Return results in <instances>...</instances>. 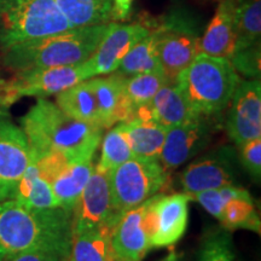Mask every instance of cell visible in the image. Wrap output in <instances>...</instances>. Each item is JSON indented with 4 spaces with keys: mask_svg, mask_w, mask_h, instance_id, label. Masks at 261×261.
I'll return each instance as SVG.
<instances>
[{
    "mask_svg": "<svg viewBox=\"0 0 261 261\" xmlns=\"http://www.w3.org/2000/svg\"><path fill=\"white\" fill-rule=\"evenodd\" d=\"M120 218L114 208L109 175L94 167L73 210V233L102 227L114 228Z\"/></svg>",
    "mask_w": 261,
    "mask_h": 261,
    "instance_id": "cell-12",
    "label": "cell"
},
{
    "mask_svg": "<svg viewBox=\"0 0 261 261\" xmlns=\"http://www.w3.org/2000/svg\"><path fill=\"white\" fill-rule=\"evenodd\" d=\"M35 163L41 177L54 190L60 207L73 213L94 171L93 159L70 161L62 154L51 152L39 158Z\"/></svg>",
    "mask_w": 261,
    "mask_h": 261,
    "instance_id": "cell-10",
    "label": "cell"
},
{
    "mask_svg": "<svg viewBox=\"0 0 261 261\" xmlns=\"http://www.w3.org/2000/svg\"><path fill=\"white\" fill-rule=\"evenodd\" d=\"M133 0H113V10H114V18L115 19H125L128 18L132 10Z\"/></svg>",
    "mask_w": 261,
    "mask_h": 261,
    "instance_id": "cell-36",
    "label": "cell"
},
{
    "mask_svg": "<svg viewBox=\"0 0 261 261\" xmlns=\"http://www.w3.org/2000/svg\"><path fill=\"white\" fill-rule=\"evenodd\" d=\"M71 28L55 0H0L3 50Z\"/></svg>",
    "mask_w": 261,
    "mask_h": 261,
    "instance_id": "cell-5",
    "label": "cell"
},
{
    "mask_svg": "<svg viewBox=\"0 0 261 261\" xmlns=\"http://www.w3.org/2000/svg\"><path fill=\"white\" fill-rule=\"evenodd\" d=\"M190 200L185 192L156 194L149 198L145 224L151 249L172 247L181 240L188 228Z\"/></svg>",
    "mask_w": 261,
    "mask_h": 261,
    "instance_id": "cell-9",
    "label": "cell"
},
{
    "mask_svg": "<svg viewBox=\"0 0 261 261\" xmlns=\"http://www.w3.org/2000/svg\"><path fill=\"white\" fill-rule=\"evenodd\" d=\"M100 143H102V154L94 166L99 171L110 173L122 163L135 159L120 122L108 130Z\"/></svg>",
    "mask_w": 261,
    "mask_h": 261,
    "instance_id": "cell-30",
    "label": "cell"
},
{
    "mask_svg": "<svg viewBox=\"0 0 261 261\" xmlns=\"http://www.w3.org/2000/svg\"><path fill=\"white\" fill-rule=\"evenodd\" d=\"M31 162L32 151L23 129L15 125L8 109L0 108V202L14 200Z\"/></svg>",
    "mask_w": 261,
    "mask_h": 261,
    "instance_id": "cell-11",
    "label": "cell"
},
{
    "mask_svg": "<svg viewBox=\"0 0 261 261\" xmlns=\"http://www.w3.org/2000/svg\"><path fill=\"white\" fill-rule=\"evenodd\" d=\"M159 261H180V255H179L175 250H171L167 255H166L165 257H162V259Z\"/></svg>",
    "mask_w": 261,
    "mask_h": 261,
    "instance_id": "cell-37",
    "label": "cell"
},
{
    "mask_svg": "<svg viewBox=\"0 0 261 261\" xmlns=\"http://www.w3.org/2000/svg\"><path fill=\"white\" fill-rule=\"evenodd\" d=\"M56 104L62 112L77 121L100 127L96 98L87 80L57 93Z\"/></svg>",
    "mask_w": 261,
    "mask_h": 261,
    "instance_id": "cell-24",
    "label": "cell"
},
{
    "mask_svg": "<svg viewBox=\"0 0 261 261\" xmlns=\"http://www.w3.org/2000/svg\"><path fill=\"white\" fill-rule=\"evenodd\" d=\"M155 38L163 74L173 83L198 55L200 21L189 10L174 9L160 21L148 22Z\"/></svg>",
    "mask_w": 261,
    "mask_h": 261,
    "instance_id": "cell-6",
    "label": "cell"
},
{
    "mask_svg": "<svg viewBox=\"0 0 261 261\" xmlns=\"http://www.w3.org/2000/svg\"><path fill=\"white\" fill-rule=\"evenodd\" d=\"M150 31L151 28L148 22H136L129 24L112 22L93 54L89 60L83 62L86 79L116 71L127 52L139 40L145 38Z\"/></svg>",
    "mask_w": 261,
    "mask_h": 261,
    "instance_id": "cell-13",
    "label": "cell"
},
{
    "mask_svg": "<svg viewBox=\"0 0 261 261\" xmlns=\"http://www.w3.org/2000/svg\"><path fill=\"white\" fill-rule=\"evenodd\" d=\"M108 175L114 208L120 217L159 194L168 181L161 162L139 159L128 160Z\"/></svg>",
    "mask_w": 261,
    "mask_h": 261,
    "instance_id": "cell-7",
    "label": "cell"
},
{
    "mask_svg": "<svg viewBox=\"0 0 261 261\" xmlns=\"http://www.w3.org/2000/svg\"><path fill=\"white\" fill-rule=\"evenodd\" d=\"M115 261H123V260H115Z\"/></svg>",
    "mask_w": 261,
    "mask_h": 261,
    "instance_id": "cell-38",
    "label": "cell"
},
{
    "mask_svg": "<svg viewBox=\"0 0 261 261\" xmlns=\"http://www.w3.org/2000/svg\"><path fill=\"white\" fill-rule=\"evenodd\" d=\"M234 33V51L259 44L261 35V0H236Z\"/></svg>",
    "mask_w": 261,
    "mask_h": 261,
    "instance_id": "cell-26",
    "label": "cell"
},
{
    "mask_svg": "<svg viewBox=\"0 0 261 261\" xmlns=\"http://www.w3.org/2000/svg\"><path fill=\"white\" fill-rule=\"evenodd\" d=\"M110 23L68 31L21 42L4 50L3 63L16 73L41 68L77 64L89 60Z\"/></svg>",
    "mask_w": 261,
    "mask_h": 261,
    "instance_id": "cell-3",
    "label": "cell"
},
{
    "mask_svg": "<svg viewBox=\"0 0 261 261\" xmlns=\"http://www.w3.org/2000/svg\"><path fill=\"white\" fill-rule=\"evenodd\" d=\"M68 254V250L57 248H37L16 254L6 261H65Z\"/></svg>",
    "mask_w": 261,
    "mask_h": 261,
    "instance_id": "cell-35",
    "label": "cell"
},
{
    "mask_svg": "<svg viewBox=\"0 0 261 261\" xmlns=\"http://www.w3.org/2000/svg\"><path fill=\"white\" fill-rule=\"evenodd\" d=\"M148 200L125 212L113 228L112 248L115 260L142 261L151 249L145 213Z\"/></svg>",
    "mask_w": 261,
    "mask_h": 261,
    "instance_id": "cell-17",
    "label": "cell"
},
{
    "mask_svg": "<svg viewBox=\"0 0 261 261\" xmlns=\"http://www.w3.org/2000/svg\"><path fill=\"white\" fill-rule=\"evenodd\" d=\"M15 201L37 210H55L61 208L50 184L41 177L35 162H31L23 177L18 182Z\"/></svg>",
    "mask_w": 261,
    "mask_h": 261,
    "instance_id": "cell-25",
    "label": "cell"
},
{
    "mask_svg": "<svg viewBox=\"0 0 261 261\" xmlns=\"http://www.w3.org/2000/svg\"><path fill=\"white\" fill-rule=\"evenodd\" d=\"M174 83L197 115L217 116L230 104L240 75L227 58L198 54Z\"/></svg>",
    "mask_w": 261,
    "mask_h": 261,
    "instance_id": "cell-4",
    "label": "cell"
},
{
    "mask_svg": "<svg viewBox=\"0 0 261 261\" xmlns=\"http://www.w3.org/2000/svg\"><path fill=\"white\" fill-rule=\"evenodd\" d=\"M213 117L200 115L167 129L160 155V162L166 171L180 167L207 148L217 128L212 121Z\"/></svg>",
    "mask_w": 261,
    "mask_h": 261,
    "instance_id": "cell-15",
    "label": "cell"
},
{
    "mask_svg": "<svg viewBox=\"0 0 261 261\" xmlns=\"http://www.w3.org/2000/svg\"><path fill=\"white\" fill-rule=\"evenodd\" d=\"M197 261H237L227 231L219 230L208 233L198 250Z\"/></svg>",
    "mask_w": 261,
    "mask_h": 261,
    "instance_id": "cell-31",
    "label": "cell"
},
{
    "mask_svg": "<svg viewBox=\"0 0 261 261\" xmlns=\"http://www.w3.org/2000/svg\"><path fill=\"white\" fill-rule=\"evenodd\" d=\"M113 227L73 233L65 261H115L112 248Z\"/></svg>",
    "mask_w": 261,
    "mask_h": 261,
    "instance_id": "cell-22",
    "label": "cell"
},
{
    "mask_svg": "<svg viewBox=\"0 0 261 261\" xmlns=\"http://www.w3.org/2000/svg\"><path fill=\"white\" fill-rule=\"evenodd\" d=\"M244 190L246 189L237 187L236 184L226 185V187L197 192V194L192 195L191 198L197 201L208 213L213 215L215 219H219L221 212L227 204V202L242 194Z\"/></svg>",
    "mask_w": 261,
    "mask_h": 261,
    "instance_id": "cell-32",
    "label": "cell"
},
{
    "mask_svg": "<svg viewBox=\"0 0 261 261\" xmlns=\"http://www.w3.org/2000/svg\"><path fill=\"white\" fill-rule=\"evenodd\" d=\"M234 8L236 0H220L210 24L201 35L198 54L230 60L236 48Z\"/></svg>",
    "mask_w": 261,
    "mask_h": 261,
    "instance_id": "cell-19",
    "label": "cell"
},
{
    "mask_svg": "<svg viewBox=\"0 0 261 261\" xmlns=\"http://www.w3.org/2000/svg\"><path fill=\"white\" fill-rule=\"evenodd\" d=\"M260 54L259 42L253 46L234 51L230 57V62L237 73L250 79H260Z\"/></svg>",
    "mask_w": 261,
    "mask_h": 261,
    "instance_id": "cell-33",
    "label": "cell"
},
{
    "mask_svg": "<svg viewBox=\"0 0 261 261\" xmlns=\"http://www.w3.org/2000/svg\"><path fill=\"white\" fill-rule=\"evenodd\" d=\"M94 94L99 125L103 129L112 128L116 123L132 117L123 90V76L114 71L112 74L94 76L87 80Z\"/></svg>",
    "mask_w": 261,
    "mask_h": 261,
    "instance_id": "cell-18",
    "label": "cell"
},
{
    "mask_svg": "<svg viewBox=\"0 0 261 261\" xmlns=\"http://www.w3.org/2000/svg\"><path fill=\"white\" fill-rule=\"evenodd\" d=\"M21 126L32 158L58 152L70 161L93 159L104 130L68 116L56 103L46 98H38L21 119Z\"/></svg>",
    "mask_w": 261,
    "mask_h": 261,
    "instance_id": "cell-1",
    "label": "cell"
},
{
    "mask_svg": "<svg viewBox=\"0 0 261 261\" xmlns=\"http://www.w3.org/2000/svg\"><path fill=\"white\" fill-rule=\"evenodd\" d=\"M236 158V151L231 146H220L194 160L180 175L182 192L192 196L211 189L233 185Z\"/></svg>",
    "mask_w": 261,
    "mask_h": 261,
    "instance_id": "cell-14",
    "label": "cell"
},
{
    "mask_svg": "<svg viewBox=\"0 0 261 261\" xmlns=\"http://www.w3.org/2000/svg\"><path fill=\"white\" fill-rule=\"evenodd\" d=\"M135 116L148 117L168 129L200 115L191 109L177 84L173 81L162 86L149 106L138 110Z\"/></svg>",
    "mask_w": 261,
    "mask_h": 261,
    "instance_id": "cell-20",
    "label": "cell"
},
{
    "mask_svg": "<svg viewBox=\"0 0 261 261\" xmlns=\"http://www.w3.org/2000/svg\"><path fill=\"white\" fill-rule=\"evenodd\" d=\"M83 62L62 67L18 71L14 79L0 83V108H8L21 97L46 98L85 81Z\"/></svg>",
    "mask_w": 261,
    "mask_h": 261,
    "instance_id": "cell-8",
    "label": "cell"
},
{
    "mask_svg": "<svg viewBox=\"0 0 261 261\" xmlns=\"http://www.w3.org/2000/svg\"><path fill=\"white\" fill-rule=\"evenodd\" d=\"M120 123L135 159L160 161L167 128L142 116H135Z\"/></svg>",
    "mask_w": 261,
    "mask_h": 261,
    "instance_id": "cell-21",
    "label": "cell"
},
{
    "mask_svg": "<svg viewBox=\"0 0 261 261\" xmlns=\"http://www.w3.org/2000/svg\"><path fill=\"white\" fill-rule=\"evenodd\" d=\"M116 73L121 74L122 76L145 73H163L156 51L155 38L151 31L127 52L116 69Z\"/></svg>",
    "mask_w": 261,
    "mask_h": 261,
    "instance_id": "cell-28",
    "label": "cell"
},
{
    "mask_svg": "<svg viewBox=\"0 0 261 261\" xmlns=\"http://www.w3.org/2000/svg\"><path fill=\"white\" fill-rule=\"evenodd\" d=\"M73 213L63 210H37L15 200L0 202V261L25 250L57 248L69 252Z\"/></svg>",
    "mask_w": 261,
    "mask_h": 261,
    "instance_id": "cell-2",
    "label": "cell"
},
{
    "mask_svg": "<svg viewBox=\"0 0 261 261\" xmlns=\"http://www.w3.org/2000/svg\"><path fill=\"white\" fill-rule=\"evenodd\" d=\"M226 128L237 146L261 138V83L260 79L240 81L230 100Z\"/></svg>",
    "mask_w": 261,
    "mask_h": 261,
    "instance_id": "cell-16",
    "label": "cell"
},
{
    "mask_svg": "<svg viewBox=\"0 0 261 261\" xmlns=\"http://www.w3.org/2000/svg\"><path fill=\"white\" fill-rule=\"evenodd\" d=\"M168 83L171 81L163 73H145L123 76V90L132 117L138 110L148 107L159 90Z\"/></svg>",
    "mask_w": 261,
    "mask_h": 261,
    "instance_id": "cell-29",
    "label": "cell"
},
{
    "mask_svg": "<svg viewBox=\"0 0 261 261\" xmlns=\"http://www.w3.org/2000/svg\"><path fill=\"white\" fill-rule=\"evenodd\" d=\"M218 220L225 230L233 231L243 228L257 233H260L261 230L260 217L256 212L255 203L247 190L227 202Z\"/></svg>",
    "mask_w": 261,
    "mask_h": 261,
    "instance_id": "cell-27",
    "label": "cell"
},
{
    "mask_svg": "<svg viewBox=\"0 0 261 261\" xmlns=\"http://www.w3.org/2000/svg\"><path fill=\"white\" fill-rule=\"evenodd\" d=\"M240 148V160L243 167L257 181L261 177V138L243 143Z\"/></svg>",
    "mask_w": 261,
    "mask_h": 261,
    "instance_id": "cell-34",
    "label": "cell"
},
{
    "mask_svg": "<svg viewBox=\"0 0 261 261\" xmlns=\"http://www.w3.org/2000/svg\"><path fill=\"white\" fill-rule=\"evenodd\" d=\"M73 28L112 23L113 0H55Z\"/></svg>",
    "mask_w": 261,
    "mask_h": 261,
    "instance_id": "cell-23",
    "label": "cell"
}]
</instances>
